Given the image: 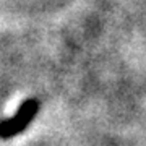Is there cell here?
I'll return each mask as SVG.
<instances>
[{
	"instance_id": "cell-1",
	"label": "cell",
	"mask_w": 146,
	"mask_h": 146,
	"mask_svg": "<svg viewBox=\"0 0 146 146\" xmlns=\"http://www.w3.org/2000/svg\"><path fill=\"white\" fill-rule=\"evenodd\" d=\"M39 112V99L28 98L23 104L16 109L15 115L10 119L0 120V138L8 140L11 136H16L26 130V127L36 119Z\"/></svg>"
}]
</instances>
